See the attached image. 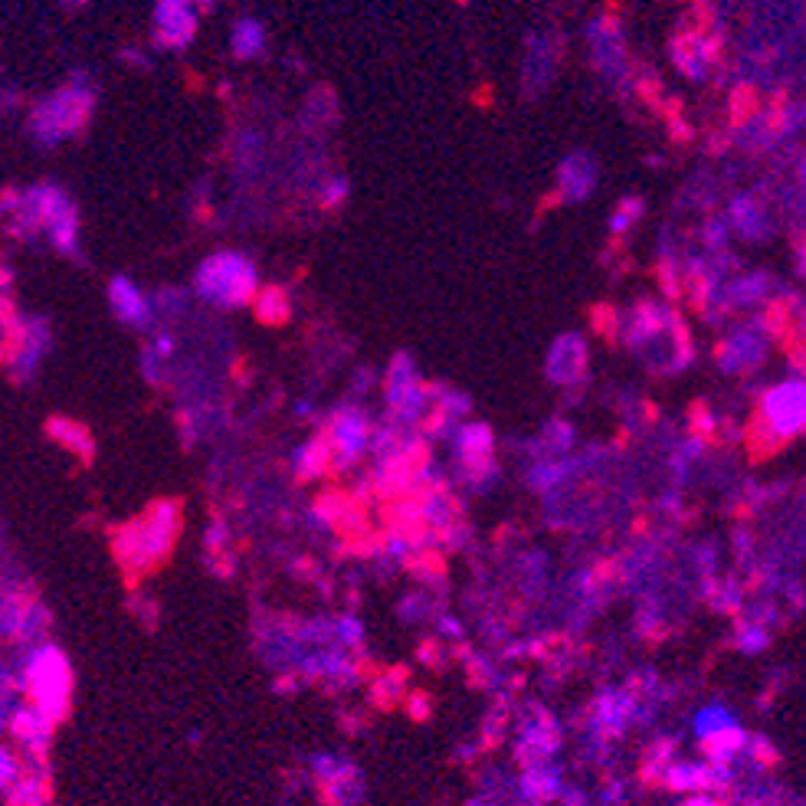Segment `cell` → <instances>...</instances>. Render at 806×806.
<instances>
[{"mask_svg":"<svg viewBox=\"0 0 806 806\" xmlns=\"http://www.w3.org/2000/svg\"><path fill=\"white\" fill-rule=\"evenodd\" d=\"M161 27L168 30L171 43H184L194 33V14L184 0H164L161 7Z\"/></svg>","mask_w":806,"mask_h":806,"instance_id":"cell-4","label":"cell"},{"mask_svg":"<svg viewBox=\"0 0 806 806\" xmlns=\"http://www.w3.org/2000/svg\"><path fill=\"white\" fill-rule=\"evenodd\" d=\"M197 286L213 302L240 305L250 299L256 289V272L250 266V259H243L236 253H223V256H213L210 263L200 269Z\"/></svg>","mask_w":806,"mask_h":806,"instance_id":"cell-1","label":"cell"},{"mask_svg":"<svg viewBox=\"0 0 806 806\" xmlns=\"http://www.w3.org/2000/svg\"><path fill=\"white\" fill-rule=\"evenodd\" d=\"M767 410H770V420H774L780 430H797L800 420H803V387L800 384H787L774 390V394L767 397Z\"/></svg>","mask_w":806,"mask_h":806,"instance_id":"cell-2","label":"cell"},{"mask_svg":"<svg viewBox=\"0 0 806 806\" xmlns=\"http://www.w3.org/2000/svg\"><path fill=\"white\" fill-rule=\"evenodd\" d=\"M561 187H564V194L571 197V200H580V197H587L590 191H594V164H590V158H571L561 168Z\"/></svg>","mask_w":806,"mask_h":806,"instance_id":"cell-3","label":"cell"},{"mask_svg":"<svg viewBox=\"0 0 806 806\" xmlns=\"http://www.w3.org/2000/svg\"><path fill=\"white\" fill-rule=\"evenodd\" d=\"M233 46H236V53H240V56H256V53L266 46V33H263V27H259V23H253V20L236 23Z\"/></svg>","mask_w":806,"mask_h":806,"instance_id":"cell-5","label":"cell"}]
</instances>
